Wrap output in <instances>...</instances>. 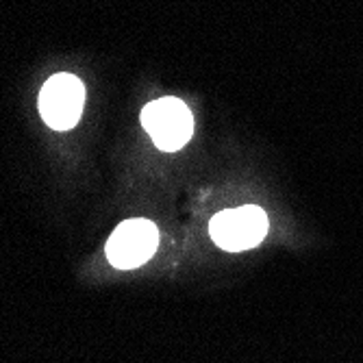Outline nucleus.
<instances>
[{"mask_svg":"<svg viewBox=\"0 0 363 363\" xmlns=\"http://www.w3.org/2000/svg\"><path fill=\"white\" fill-rule=\"evenodd\" d=\"M142 124L152 138L155 146L166 152L183 148L194 133V118L187 105L172 96L159 98V101L146 105L142 111Z\"/></svg>","mask_w":363,"mask_h":363,"instance_id":"1","label":"nucleus"},{"mask_svg":"<svg viewBox=\"0 0 363 363\" xmlns=\"http://www.w3.org/2000/svg\"><path fill=\"white\" fill-rule=\"evenodd\" d=\"M266 233H268V216L261 207L255 205L220 211L209 222L211 240L228 252H240L257 246L266 238Z\"/></svg>","mask_w":363,"mask_h":363,"instance_id":"2","label":"nucleus"},{"mask_svg":"<svg viewBox=\"0 0 363 363\" xmlns=\"http://www.w3.org/2000/svg\"><path fill=\"white\" fill-rule=\"evenodd\" d=\"M85 87L72 74L50 77L40 91V113L55 130H70L83 113Z\"/></svg>","mask_w":363,"mask_h":363,"instance_id":"3","label":"nucleus"},{"mask_svg":"<svg viewBox=\"0 0 363 363\" xmlns=\"http://www.w3.org/2000/svg\"><path fill=\"white\" fill-rule=\"evenodd\" d=\"M159 246V230L150 220L122 222L107 242V259L118 270H133L146 263Z\"/></svg>","mask_w":363,"mask_h":363,"instance_id":"4","label":"nucleus"}]
</instances>
